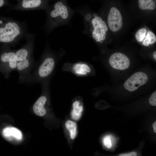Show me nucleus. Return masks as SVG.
Returning <instances> with one entry per match:
<instances>
[{
  "label": "nucleus",
  "instance_id": "obj_23",
  "mask_svg": "<svg viewBox=\"0 0 156 156\" xmlns=\"http://www.w3.org/2000/svg\"><path fill=\"white\" fill-rule=\"evenodd\" d=\"M156 122H154L153 125V130L155 133H156Z\"/></svg>",
  "mask_w": 156,
  "mask_h": 156
},
{
  "label": "nucleus",
  "instance_id": "obj_15",
  "mask_svg": "<svg viewBox=\"0 0 156 156\" xmlns=\"http://www.w3.org/2000/svg\"><path fill=\"white\" fill-rule=\"evenodd\" d=\"M79 102L75 101L73 104V109L71 113V116L74 120H78L80 118L83 111L82 106H79Z\"/></svg>",
  "mask_w": 156,
  "mask_h": 156
},
{
  "label": "nucleus",
  "instance_id": "obj_21",
  "mask_svg": "<svg viewBox=\"0 0 156 156\" xmlns=\"http://www.w3.org/2000/svg\"><path fill=\"white\" fill-rule=\"evenodd\" d=\"M104 145L107 148H110L112 146L111 140L108 136L105 137L103 139Z\"/></svg>",
  "mask_w": 156,
  "mask_h": 156
},
{
  "label": "nucleus",
  "instance_id": "obj_1",
  "mask_svg": "<svg viewBox=\"0 0 156 156\" xmlns=\"http://www.w3.org/2000/svg\"><path fill=\"white\" fill-rule=\"evenodd\" d=\"M26 22L0 18V42L15 46L27 33Z\"/></svg>",
  "mask_w": 156,
  "mask_h": 156
},
{
  "label": "nucleus",
  "instance_id": "obj_12",
  "mask_svg": "<svg viewBox=\"0 0 156 156\" xmlns=\"http://www.w3.org/2000/svg\"><path fill=\"white\" fill-rule=\"evenodd\" d=\"M47 101L46 96L43 95L40 96L35 103L33 106V110L37 115L42 116L46 114L47 110L44 106Z\"/></svg>",
  "mask_w": 156,
  "mask_h": 156
},
{
  "label": "nucleus",
  "instance_id": "obj_10",
  "mask_svg": "<svg viewBox=\"0 0 156 156\" xmlns=\"http://www.w3.org/2000/svg\"><path fill=\"white\" fill-rule=\"evenodd\" d=\"M122 17L120 11L114 7L111 8L109 12L107 23L109 29L116 32L121 28L122 25Z\"/></svg>",
  "mask_w": 156,
  "mask_h": 156
},
{
  "label": "nucleus",
  "instance_id": "obj_2",
  "mask_svg": "<svg viewBox=\"0 0 156 156\" xmlns=\"http://www.w3.org/2000/svg\"><path fill=\"white\" fill-rule=\"evenodd\" d=\"M47 19L46 27L48 31L67 21L72 14L71 9L64 1H56L46 10Z\"/></svg>",
  "mask_w": 156,
  "mask_h": 156
},
{
  "label": "nucleus",
  "instance_id": "obj_7",
  "mask_svg": "<svg viewBox=\"0 0 156 156\" xmlns=\"http://www.w3.org/2000/svg\"><path fill=\"white\" fill-rule=\"evenodd\" d=\"M35 35L27 33L24 38L27 43L20 49L16 50V58L17 62L23 60L33 55L34 47Z\"/></svg>",
  "mask_w": 156,
  "mask_h": 156
},
{
  "label": "nucleus",
  "instance_id": "obj_20",
  "mask_svg": "<svg viewBox=\"0 0 156 156\" xmlns=\"http://www.w3.org/2000/svg\"><path fill=\"white\" fill-rule=\"evenodd\" d=\"M150 104L152 105L156 106V92H154L151 95L149 99Z\"/></svg>",
  "mask_w": 156,
  "mask_h": 156
},
{
  "label": "nucleus",
  "instance_id": "obj_9",
  "mask_svg": "<svg viewBox=\"0 0 156 156\" xmlns=\"http://www.w3.org/2000/svg\"><path fill=\"white\" fill-rule=\"evenodd\" d=\"M109 62L112 68L119 70L127 69L130 64L128 57L120 53H116L112 54L109 58Z\"/></svg>",
  "mask_w": 156,
  "mask_h": 156
},
{
  "label": "nucleus",
  "instance_id": "obj_24",
  "mask_svg": "<svg viewBox=\"0 0 156 156\" xmlns=\"http://www.w3.org/2000/svg\"><path fill=\"white\" fill-rule=\"evenodd\" d=\"M5 3V1L3 0H0V8L4 5Z\"/></svg>",
  "mask_w": 156,
  "mask_h": 156
},
{
  "label": "nucleus",
  "instance_id": "obj_13",
  "mask_svg": "<svg viewBox=\"0 0 156 156\" xmlns=\"http://www.w3.org/2000/svg\"><path fill=\"white\" fill-rule=\"evenodd\" d=\"M2 134L4 137L9 140H11L12 138L20 140L22 138L21 131L14 127H8L5 128L3 130Z\"/></svg>",
  "mask_w": 156,
  "mask_h": 156
},
{
  "label": "nucleus",
  "instance_id": "obj_19",
  "mask_svg": "<svg viewBox=\"0 0 156 156\" xmlns=\"http://www.w3.org/2000/svg\"><path fill=\"white\" fill-rule=\"evenodd\" d=\"M146 32V30L145 28H142L139 29L135 34V38L139 42L142 41L145 37Z\"/></svg>",
  "mask_w": 156,
  "mask_h": 156
},
{
  "label": "nucleus",
  "instance_id": "obj_5",
  "mask_svg": "<svg viewBox=\"0 0 156 156\" xmlns=\"http://www.w3.org/2000/svg\"><path fill=\"white\" fill-rule=\"evenodd\" d=\"M36 63L33 55L17 62L16 70L19 74L20 82L29 83L31 71L33 70Z\"/></svg>",
  "mask_w": 156,
  "mask_h": 156
},
{
  "label": "nucleus",
  "instance_id": "obj_8",
  "mask_svg": "<svg viewBox=\"0 0 156 156\" xmlns=\"http://www.w3.org/2000/svg\"><path fill=\"white\" fill-rule=\"evenodd\" d=\"M148 80V77L145 73L136 72L128 78L124 83L125 88L130 92L134 91L145 84Z\"/></svg>",
  "mask_w": 156,
  "mask_h": 156
},
{
  "label": "nucleus",
  "instance_id": "obj_25",
  "mask_svg": "<svg viewBox=\"0 0 156 156\" xmlns=\"http://www.w3.org/2000/svg\"><path fill=\"white\" fill-rule=\"evenodd\" d=\"M153 57L154 58L155 60H156V51H155L153 54Z\"/></svg>",
  "mask_w": 156,
  "mask_h": 156
},
{
  "label": "nucleus",
  "instance_id": "obj_16",
  "mask_svg": "<svg viewBox=\"0 0 156 156\" xmlns=\"http://www.w3.org/2000/svg\"><path fill=\"white\" fill-rule=\"evenodd\" d=\"M138 2L139 7L142 10H153L156 7L155 1L153 0H139Z\"/></svg>",
  "mask_w": 156,
  "mask_h": 156
},
{
  "label": "nucleus",
  "instance_id": "obj_22",
  "mask_svg": "<svg viewBox=\"0 0 156 156\" xmlns=\"http://www.w3.org/2000/svg\"><path fill=\"white\" fill-rule=\"evenodd\" d=\"M137 153L135 152H132L128 153H124L120 155L119 156H136Z\"/></svg>",
  "mask_w": 156,
  "mask_h": 156
},
{
  "label": "nucleus",
  "instance_id": "obj_3",
  "mask_svg": "<svg viewBox=\"0 0 156 156\" xmlns=\"http://www.w3.org/2000/svg\"><path fill=\"white\" fill-rule=\"evenodd\" d=\"M55 64L54 59L51 56L41 57L35 63L29 83H36L40 79L47 77L53 70Z\"/></svg>",
  "mask_w": 156,
  "mask_h": 156
},
{
  "label": "nucleus",
  "instance_id": "obj_17",
  "mask_svg": "<svg viewBox=\"0 0 156 156\" xmlns=\"http://www.w3.org/2000/svg\"><path fill=\"white\" fill-rule=\"evenodd\" d=\"M65 125L67 129L70 133L71 138L74 139L75 136L76 132V123L72 121L68 120L66 123Z\"/></svg>",
  "mask_w": 156,
  "mask_h": 156
},
{
  "label": "nucleus",
  "instance_id": "obj_6",
  "mask_svg": "<svg viewBox=\"0 0 156 156\" xmlns=\"http://www.w3.org/2000/svg\"><path fill=\"white\" fill-rule=\"evenodd\" d=\"M15 5L12 6L13 10L22 11L44 10H46L49 7L48 0H18Z\"/></svg>",
  "mask_w": 156,
  "mask_h": 156
},
{
  "label": "nucleus",
  "instance_id": "obj_4",
  "mask_svg": "<svg viewBox=\"0 0 156 156\" xmlns=\"http://www.w3.org/2000/svg\"><path fill=\"white\" fill-rule=\"evenodd\" d=\"M93 16L94 17L91 19L90 14H87L85 16H85L84 19L91 23V26H89L90 30L91 32L93 38L97 42L102 43L106 38V32L108 31V28L105 22L101 17L97 16L95 13Z\"/></svg>",
  "mask_w": 156,
  "mask_h": 156
},
{
  "label": "nucleus",
  "instance_id": "obj_11",
  "mask_svg": "<svg viewBox=\"0 0 156 156\" xmlns=\"http://www.w3.org/2000/svg\"><path fill=\"white\" fill-rule=\"evenodd\" d=\"M16 51L11 50L10 48L8 47L7 51L3 53L1 56V61L5 64L8 73L16 70L17 62L16 58Z\"/></svg>",
  "mask_w": 156,
  "mask_h": 156
},
{
  "label": "nucleus",
  "instance_id": "obj_18",
  "mask_svg": "<svg viewBox=\"0 0 156 156\" xmlns=\"http://www.w3.org/2000/svg\"><path fill=\"white\" fill-rule=\"evenodd\" d=\"M156 41V37L152 32L149 31L146 36V38L143 40L142 44L146 46H148L149 44H152Z\"/></svg>",
  "mask_w": 156,
  "mask_h": 156
},
{
  "label": "nucleus",
  "instance_id": "obj_14",
  "mask_svg": "<svg viewBox=\"0 0 156 156\" xmlns=\"http://www.w3.org/2000/svg\"><path fill=\"white\" fill-rule=\"evenodd\" d=\"M73 69L77 73L86 74L87 73L90 72V69L89 66L86 64L77 63L75 64L73 66Z\"/></svg>",
  "mask_w": 156,
  "mask_h": 156
}]
</instances>
